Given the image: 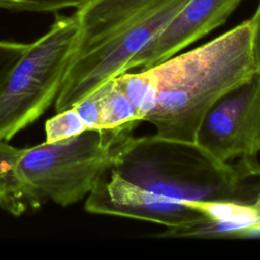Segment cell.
I'll return each instance as SVG.
<instances>
[{"label":"cell","instance_id":"cell-1","mask_svg":"<svg viewBox=\"0 0 260 260\" xmlns=\"http://www.w3.org/2000/svg\"><path fill=\"white\" fill-rule=\"evenodd\" d=\"M260 222V164L220 162L195 142L130 137L87 195L84 208L160 223L169 235L202 236L228 207Z\"/></svg>","mask_w":260,"mask_h":260},{"label":"cell","instance_id":"cell-2","mask_svg":"<svg viewBox=\"0 0 260 260\" xmlns=\"http://www.w3.org/2000/svg\"><path fill=\"white\" fill-rule=\"evenodd\" d=\"M155 104L144 122L154 135L195 142L199 124L211 105L255 70L251 27L245 20L219 37L146 68Z\"/></svg>","mask_w":260,"mask_h":260},{"label":"cell","instance_id":"cell-3","mask_svg":"<svg viewBox=\"0 0 260 260\" xmlns=\"http://www.w3.org/2000/svg\"><path fill=\"white\" fill-rule=\"evenodd\" d=\"M188 0H91L76 9L78 34L56 112L126 71Z\"/></svg>","mask_w":260,"mask_h":260},{"label":"cell","instance_id":"cell-4","mask_svg":"<svg viewBox=\"0 0 260 260\" xmlns=\"http://www.w3.org/2000/svg\"><path fill=\"white\" fill-rule=\"evenodd\" d=\"M134 128L88 129L59 141L23 148L16 171L34 208L48 201L68 206L87 196Z\"/></svg>","mask_w":260,"mask_h":260},{"label":"cell","instance_id":"cell-5","mask_svg":"<svg viewBox=\"0 0 260 260\" xmlns=\"http://www.w3.org/2000/svg\"><path fill=\"white\" fill-rule=\"evenodd\" d=\"M78 34L75 13L59 15L0 83V140L8 141L56 101Z\"/></svg>","mask_w":260,"mask_h":260},{"label":"cell","instance_id":"cell-6","mask_svg":"<svg viewBox=\"0 0 260 260\" xmlns=\"http://www.w3.org/2000/svg\"><path fill=\"white\" fill-rule=\"evenodd\" d=\"M195 143L220 162L260 152V71L221 94L203 116Z\"/></svg>","mask_w":260,"mask_h":260},{"label":"cell","instance_id":"cell-7","mask_svg":"<svg viewBox=\"0 0 260 260\" xmlns=\"http://www.w3.org/2000/svg\"><path fill=\"white\" fill-rule=\"evenodd\" d=\"M241 1L188 0L159 34L129 62L126 71L146 69L176 55L223 24Z\"/></svg>","mask_w":260,"mask_h":260},{"label":"cell","instance_id":"cell-8","mask_svg":"<svg viewBox=\"0 0 260 260\" xmlns=\"http://www.w3.org/2000/svg\"><path fill=\"white\" fill-rule=\"evenodd\" d=\"M22 149L0 140V208L15 216L35 209L16 171Z\"/></svg>","mask_w":260,"mask_h":260},{"label":"cell","instance_id":"cell-9","mask_svg":"<svg viewBox=\"0 0 260 260\" xmlns=\"http://www.w3.org/2000/svg\"><path fill=\"white\" fill-rule=\"evenodd\" d=\"M92 92L100 104L102 129L136 127L141 122L136 108L115 78L108 80Z\"/></svg>","mask_w":260,"mask_h":260},{"label":"cell","instance_id":"cell-10","mask_svg":"<svg viewBox=\"0 0 260 260\" xmlns=\"http://www.w3.org/2000/svg\"><path fill=\"white\" fill-rule=\"evenodd\" d=\"M114 78L136 108L141 122H144L146 117L152 112L155 104V88L148 70L126 71Z\"/></svg>","mask_w":260,"mask_h":260},{"label":"cell","instance_id":"cell-11","mask_svg":"<svg viewBox=\"0 0 260 260\" xmlns=\"http://www.w3.org/2000/svg\"><path fill=\"white\" fill-rule=\"evenodd\" d=\"M85 130L88 129L74 107H71L61 112H57L54 117L46 122V142H55L69 138L78 135Z\"/></svg>","mask_w":260,"mask_h":260},{"label":"cell","instance_id":"cell-12","mask_svg":"<svg viewBox=\"0 0 260 260\" xmlns=\"http://www.w3.org/2000/svg\"><path fill=\"white\" fill-rule=\"evenodd\" d=\"M91 0H0V9L16 12H58L78 9Z\"/></svg>","mask_w":260,"mask_h":260},{"label":"cell","instance_id":"cell-13","mask_svg":"<svg viewBox=\"0 0 260 260\" xmlns=\"http://www.w3.org/2000/svg\"><path fill=\"white\" fill-rule=\"evenodd\" d=\"M28 44L20 42L0 41V83L22 56Z\"/></svg>","mask_w":260,"mask_h":260},{"label":"cell","instance_id":"cell-14","mask_svg":"<svg viewBox=\"0 0 260 260\" xmlns=\"http://www.w3.org/2000/svg\"><path fill=\"white\" fill-rule=\"evenodd\" d=\"M249 22L251 27V47L253 60L256 70L260 71V2L255 13L249 19Z\"/></svg>","mask_w":260,"mask_h":260}]
</instances>
